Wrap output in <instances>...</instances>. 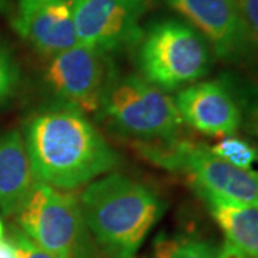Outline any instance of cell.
I'll use <instances>...</instances> for the list:
<instances>
[{"label":"cell","instance_id":"1","mask_svg":"<svg viewBox=\"0 0 258 258\" xmlns=\"http://www.w3.org/2000/svg\"><path fill=\"white\" fill-rule=\"evenodd\" d=\"M23 139L35 181L59 191L91 184L119 162L85 113L62 103L36 112Z\"/></svg>","mask_w":258,"mask_h":258},{"label":"cell","instance_id":"2","mask_svg":"<svg viewBox=\"0 0 258 258\" xmlns=\"http://www.w3.org/2000/svg\"><path fill=\"white\" fill-rule=\"evenodd\" d=\"M86 227L111 258H134L159 221L164 203L145 184L122 174L102 175L81 195Z\"/></svg>","mask_w":258,"mask_h":258},{"label":"cell","instance_id":"3","mask_svg":"<svg viewBox=\"0 0 258 258\" xmlns=\"http://www.w3.org/2000/svg\"><path fill=\"white\" fill-rule=\"evenodd\" d=\"M138 66L145 81L171 92L198 82L210 72L211 50L189 23L166 19L142 33Z\"/></svg>","mask_w":258,"mask_h":258},{"label":"cell","instance_id":"4","mask_svg":"<svg viewBox=\"0 0 258 258\" xmlns=\"http://www.w3.org/2000/svg\"><path fill=\"white\" fill-rule=\"evenodd\" d=\"M138 152L152 164L168 171L184 172L197 194H207L230 201L258 204V172L231 165L203 144L184 139L138 142Z\"/></svg>","mask_w":258,"mask_h":258},{"label":"cell","instance_id":"5","mask_svg":"<svg viewBox=\"0 0 258 258\" xmlns=\"http://www.w3.org/2000/svg\"><path fill=\"white\" fill-rule=\"evenodd\" d=\"M18 220L23 234L52 258H95L81 203L72 194L35 182Z\"/></svg>","mask_w":258,"mask_h":258},{"label":"cell","instance_id":"6","mask_svg":"<svg viewBox=\"0 0 258 258\" xmlns=\"http://www.w3.org/2000/svg\"><path fill=\"white\" fill-rule=\"evenodd\" d=\"M99 112L118 132L139 142L172 141L184 123L174 98L138 75L111 78Z\"/></svg>","mask_w":258,"mask_h":258},{"label":"cell","instance_id":"7","mask_svg":"<svg viewBox=\"0 0 258 258\" xmlns=\"http://www.w3.org/2000/svg\"><path fill=\"white\" fill-rule=\"evenodd\" d=\"M109 79L106 55L83 45L50 57L45 72L49 91L82 113L99 112Z\"/></svg>","mask_w":258,"mask_h":258},{"label":"cell","instance_id":"8","mask_svg":"<svg viewBox=\"0 0 258 258\" xmlns=\"http://www.w3.org/2000/svg\"><path fill=\"white\" fill-rule=\"evenodd\" d=\"M145 0H75L78 43L102 53L139 43Z\"/></svg>","mask_w":258,"mask_h":258},{"label":"cell","instance_id":"9","mask_svg":"<svg viewBox=\"0 0 258 258\" xmlns=\"http://www.w3.org/2000/svg\"><path fill=\"white\" fill-rule=\"evenodd\" d=\"M166 2L211 45L218 57L235 62L251 53L255 39L235 0Z\"/></svg>","mask_w":258,"mask_h":258},{"label":"cell","instance_id":"10","mask_svg":"<svg viewBox=\"0 0 258 258\" xmlns=\"http://www.w3.org/2000/svg\"><path fill=\"white\" fill-rule=\"evenodd\" d=\"M174 102L182 122L208 137L234 135L242 123L240 102L224 81L188 85Z\"/></svg>","mask_w":258,"mask_h":258},{"label":"cell","instance_id":"11","mask_svg":"<svg viewBox=\"0 0 258 258\" xmlns=\"http://www.w3.org/2000/svg\"><path fill=\"white\" fill-rule=\"evenodd\" d=\"M75 0H20L13 28L40 55L53 57L79 45Z\"/></svg>","mask_w":258,"mask_h":258},{"label":"cell","instance_id":"12","mask_svg":"<svg viewBox=\"0 0 258 258\" xmlns=\"http://www.w3.org/2000/svg\"><path fill=\"white\" fill-rule=\"evenodd\" d=\"M28 151L22 134L12 129L0 137V211H20L35 185Z\"/></svg>","mask_w":258,"mask_h":258},{"label":"cell","instance_id":"13","mask_svg":"<svg viewBox=\"0 0 258 258\" xmlns=\"http://www.w3.org/2000/svg\"><path fill=\"white\" fill-rule=\"evenodd\" d=\"M227 241L248 258H258V208L201 194Z\"/></svg>","mask_w":258,"mask_h":258},{"label":"cell","instance_id":"14","mask_svg":"<svg viewBox=\"0 0 258 258\" xmlns=\"http://www.w3.org/2000/svg\"><path fill=\"white\" fill-rule=\"evenodd\" d=\"M210 149L214 155L241 169H251V166L258 161L257 148L251 145L248 141L235 135L222 137L221 141Z\"/></svg>","mask_w":258,"mask_h":258},{"label":"cell","instance_id":"15","mask_svg":"<svg viewBox=\"0 0 258 258\" xmlns=\"http://www.w3.org/2000/svg\"><path fill=\"white\" fill-rule=\"evenodd\" d=\"M218 251L214 244L204 240L165 241L158 251L159 258H217Z\"/></svg>","mask_w":258,"mask_h":258},{"label":"cell","instance_id":"16","mask_svg":"<svg viewBox=\"0 0 258 258\" xmlns=\"http://www.w3.org/2000/svg\"><path fill=\"white\" fill-rule=\"evenodd\" d=\"M20 79L19 64L13 53L3 45H0V105L9 101L18 88Z\"/></svg>","mask_w":258,"mask_h":258},{"label":"cell","instance_id":"17","mask_svg":"<svg viewBox=\"0 0 258 258\" xmlns=\"http://www.w3.org/2000/svg\"><path fill=\"white\" fill-rule=\"evenodd\" d=\"M242 120L248 131L258 139V85H252L247 88L240 102Z\"/></svg>","mask_w":258,"mask_h":258},{"label":"cell","instance_id":"18","mask_svg":"<svg viewBox=\"0 0 258 258\" xmlns=\"http://www.w3.org/2000/svg\"><path fill=\"white\" fill-rule=\"evenodd\" d=\"M252 37L258 42V0H235Z\"/></svg>","mask_w":258,"mask_h":258},{"label":"cell","instance_id":"19","mask_svg":"<svg viewBox=\"0 0 258 258\" xmlns=\"http://www.w3.org/2000/svg\"><path fill=\"white\" fill-rule=\"evenodd\" d=\"M15 245L18 251V258H52L43 249H40L36 244H33L28 237L22 232L16 234Z\"/></svg>","mask_w":258,"mask_h":258},{"label":"cell","instance_id":"20","mask_svg":"<svg viewBox=\"0 0 258 258\" xmlns=\"http://www.w3.org/2000/svg\"><path fill=\"white\" fill-rule=\"evenodd\" d=\"M217 258H248L247 255H244L240 249L235 248L232 244H230L228 241H225V244L222 245V248L218 251V257Z\"/></svg>","mask_w":258,"mask_h":258},{"label":"cell","instance_id":"21","mask_svg":"<svg viewBox=\"0 0 258 258\" xmlns=\"http://www.w3.org/2000/svg\"><path fill=\"white\" fill-rule=\"evenodd\" d=\"M0 258H18V251L13 241L0 240Z\"/></svg>","mask_w":258,"mask_h":258},{"label":"cell","instance_id":"22","mask_svg":"<svg viewBox=\"0 0 258 258\" xmlns=\"http://www.w3.org/2000/svg\"><path fill=\"white\" fill-rule=\"evenodd\" d=\"M3 234H5V227H3V222L0 221V240L3 238Z\"/></svg>","mask_w":258,"mask_h":258},{"label":"cell","instance_id":"23","mask_svg":"<svg viewBox=\"0 0 258 258\" xmlns=\"http://www.w3.org/2000/svg\"><path fill=\"white\" fill-rule=\"evenodd\" d=\"M257 208H258V204H257Z\"/></svg>","mask_w":258,"mask_h":258}]
</instances>
